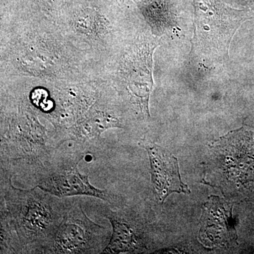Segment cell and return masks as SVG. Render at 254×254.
<instances>
[{"instance_id":"obj_9","label":"cell","mask_w":254,"mask_h":254,"mask_svg":"<svg viewBox=\"0 0 254 254\" xmlns=\"http://www.w3.org/2000/svg\"><path fill=\"white\" fill-rule=\"evenodd\" d=\"M1 254H21L17 235L6 213L1 210Z\"/></svg>"},{"instance_id":"obj_4","label":"cell","mask_w":254,"mask_h":254,"mask_svg":"<svg viewBox=\"0 0 254 254\" xmlns=\"http://www.w3.org/2000/svg\"><path fill=\"white\" fill-rule=\"evenodd\" d=\"M82 159L68 167H54L53 163L49 164L35 177L36 187L60 198L87 195L100 198L110 205L118 204L120 201L118 195L93 186L88 175L80 173L78 165Z\"/></svg>"},{"instance_id":"obj_11","label":"cell","mask_w":254,"mask_h":254,"mask_svg":"<svg viewBox=\"0 0 254 254\" xmlns=\"http://www.w3.org/2000/svg\"><path fill=\"white\" fill-rule=\"evenodd\" d=\"M232 4L243 6L246 9L252 10L254 12V0H230Z\"/></svg>"},{"instance_id":"obj_1","label":"cell","mask_w":254,"mask_h":254,"mask_svg":"<svg viewBox=\"0 0 254 254\" xmlns=\"http://www.w3.org/2000/svg\"><path fill=\"white\" fill-rule=\"evenodd\" d=\"M13 176L1 170V210L17 235L21 254H48L73 200L60 198L38 187L16 188L11 182Z\"/></svg>"},{"instance_id":"obj_8","label":"cell","mask_w":254,"mask_h":254,"mask_svg":"<svg viewBox=\"0 0 254 254\" xmlns=\"http://www.w3.org/2000/svg\"><path fill=\"white\" fill-rule=\"evenodd\" d=\"M113 128H124L116 114L109 109L92 107L66 131L64 142L74 141L85 147L98 144L102 133Z\"/></svg>"},{"instance_id":"obj_2","label":"cell","mask_w":254,"mask_h":254,"mask_svg":"<svg viewBox=\"0 0 254 254\" xmlns=\"http://www.w3.org/2000/svg\"><path fill=\"white\" fill-rule=\"evenodd\" d=\"M193 4L191 51L208 62L227 59L235 33L242 23L252 19L250 10L234 9L220 0H193Z\"/></svg>"},{"instance_id":"obj_6","label":"cell","mask_w":254,"mask_h":254,"mask_svg":"<svg viewBox=\"0 0 254 254\" xmlns=\"http://www.w3.org/2000/svg\"><path fill=\"white\" fill-rule=\"evenodd\" d=\"M149 157L151 181L155 197L163 203L173 193L190 194V189L182 182L178 160L169 152L153 143H141Z\"/></svg>"},{"instance_id":"obj_3","label":"cell","mask_w":254,"mask_h":254,"mask_svg":"<svg viewBox=\"0 0 254 254\" xmlns=\"http://www.w3.org/2000/svg\"><path fill=\"white\" fill-rule=\"evenodd\" d=\"M111 237L110 230L92 221L81 203L73 200L48 254H102Z\"/></svg>"},{"instance_id":"obj_7","label":"cell","mask_w":254,"mask_h":254,"mask_svg":"<svg viewBox=\"0 0 254 254\" xmlns=\"http://www.w3.org/2000/svg\"><path fill=\"white\" fill-rule=\"evenodd\" d=\"M200 239L206 245H223L237 239L232 206L219 197H209L202 206Z\"/></svg>"},{"instance_id":"obj_5","label":"cell","mask_w":254,"mask_h":254,"mask_svg":"<svg viewBox=\"0 0 254 254\" xmlns=\"http://www.w3.org/2000/svg\"><path fill=\"white\" fill-rule=\"evenodd\" d=\"M155 47L149 43L137 45L124 60L123 74L127 89L135 104L148 117V101L153 88L152 58Z\"/></svg>"},{"instance_id":"obj_10","label":"cell","mask_w":254,"mask_h":254,"mask_svg":"<svg viewBox=\"0 0 254 254\" xmlns=\"http://www.w3.org/2000/svg\"><path fill=\"white\" fill-rule=\"evenodd\" d=\"M75 18V27L81 33L93 34L99 33L100 30L104 28V26H101L103 23L99 19L100 16L91 10L81 11Z\"/></svg>"}]
</instances>
